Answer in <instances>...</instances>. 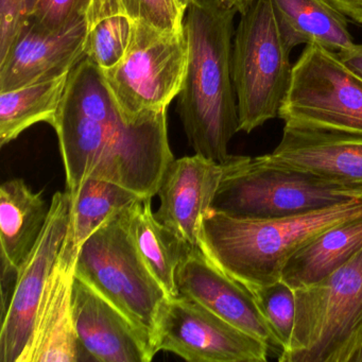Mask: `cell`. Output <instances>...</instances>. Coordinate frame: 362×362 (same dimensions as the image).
Instances as JSON below:
<instances>
[{"label":"cell","instance_id":"obj_19","mask_svg":"<svg viewBox=\"0 0 362 362\" xmlns=\"http://www.w3.org/2000/svg\"><path fill=\"white\" fill-rule=\"evenodd\" d=\"M362 249V215L341 222L309 241L289 258L281 281L292 289L319 283Z\"/></svg>","mask_w":362,"mask_h":362},{"label":"cell","instance_id":"obj_25","mask_svg":"<svg viewBox=\"0 0 362 362\" xmlns=\"http://www.w3.org/2000/svg\"><path fill=\"white\" fill-rule=\"evenodd\" d=\"M251 291L276 340L281 354L287 351L296 324V291L281 279L270 285L253 288Z\"/></svg>","mask_w":362,"mask_h":362},{"label":"cell","instance_id":"obj_5","mask_svg":"<svg viewBox=\"0 0 362 362\" xmlns=\"http://www.w3.org/2000/svg\"><path fill=\"white\" fill-rule=\"evenodd\" d=\"M296 291L289 349L281 362H349L362 345V249L346 264Z\"/></svg>","mask_w":362,"mask_h":362},{"label":"cell","instance_id":"obj_30","mask_svg":"<svg viewBox=\"0 0 362 362\" xmlns=\"http://www.w3.org/2000/svg\"><path fill=\"white\" fill-rule=\"evenodd\" d=\"M115 13H122L118 0H94V4L88 12V25L93 24L99 18Z\"/></svg>","mask_w":362,"mask_h":362},{"label":"cell","instance_id":"obj_27","mask_svg":"<svg viewBox=\"0 0 362 362\" xmlns=\"http://www.w3.org/2000/svg\"><path fill=\"white\" fill-rule=\"evenodd\" d=\"M94 0H33L28 18L40 27L62 33L88 18Z\"/></svg>","mask_w":362,"mask_h":362},{"label":"cell","instance_id":"obj_6","mask_svg":"<svg viewBox=\"0 0 362 362\" xmlns=\"http://www.w3.org/2000/svg\"><path fill=\"white\" fill-rule=\"evenodd\" d=\"M235 29L232 73L239 130L251 133L279 117L293 65L271 0H256Z\"/></svg>","mask_w":362,"mask_h":362},{"label":"cell","instance_id":"obj_23","mask_svg":"<svg viewBox=\"0 0 362 362\" xmlns=\"http://www.w3.org/2000/svg\"><path fill=\"white\" fill-rule=\"evenodd\" d=\"M71 220L66 238L79 253L82 245L103 224L144 198L118 184L88 177L76 194H71Z\"/></svg>","mask_w":362,"mask_h":362},{"label":"cell","instance_id":"obj_8","mask_svg":"<svg viewBox=\"0 0 362 362\" xmlns=\"http://www.w3.org/2000/svg\"><path fill=\"white\" fill-rule=\"evenodd\" d=\"M279 117L287 126L362 134V77L336 52L305 46Z\"/></svg>","mask_w":362,"mask_h":362},{"label":"cell","instance_id":"obj_16","mask_svg":"<svg viewBox=\"0 0 362 362\" xmlns=\"http://www.w3.org/2000/svg\"><path fill=\"white\" fill-rule=\"evenodd\" d=\"M262 156L274 164L362 186V134L285 124L279 146Z\"/></svg>","mask_w":362,"mask_h":362},{"label":"cell","instance_id":"obj_10","mask_svg":"<svg viewBox=\"0 0 362 362\" xmlns=\"http://www.w3.org/2000/svg\"><path fill=\"white\" fill-rule=\"evenodd\" d=\"M154 349L190 362H266L270 346L197 300L167 298L158 313Z\"/></svg>","mask_w":362,"mask_h":362},{"label":"cell","instance_id":"obj_29","mask_svg":"<svg viewBox=\"0 0 362 362\" xmlns=\"http://www.w3.org/2000/svg\"><path fill=\"white\" fill-rule=\"evenodd\" d=\"M347 20L362 25V0H328Z\"/></svg>","mask_w":362,"mask_h":362},{"label":"cell","instance_id":"obj_13","mask_svg":"<svg viewBox=\"0 0 362 362\" xmlns=\"http://www.w3.org/2000/svg\"><path fill=\"white\" fill-rule=\"evenodd\" d=\"M223 175L220 163L200 154L171 160L160 180L156 219L190 247L200 245L201 228Z\"/></svg>","mask_w":362,"mask_h":362},{"label":"cell","instance_id":"obj_11","mask_svg":"<svg viewBox=\"0 0 362 362\" xmlns=\"http://www.w3.org/2000/svg\"><path fill=\"white\" fill-rule=\"evenodd\" d=\"M71 209L69 192H56L41 236L21 268L9 305L1 315L0 362L28 359L40 305L66 238Z\"/></svg>","mask_w":362,"mask_h":362},{"label":"cell","instance_id":"obj_20","mask_svg":"<svg viewBox=\"0 0 362 362\" xmlns=\"http://www.w3.org/2000/svg\"><path fill=\"white\" fill-rule=\"evenodd\" d=\"M279 31L290 49L315 44L338 54L353 45L349 22L328 0H271Z\"/></svg>","mask_w":362,"mask_h":362},{"label":"cell","instance_id":"obj_17","mask_svg":"<svg viewBox=\"0 0 362 362\" xmlns=\"http://www.w3.org/2000/svg\"><path fill=\"white\" fill-rule=\"evenodd\" d=\"M77 257L78 252L65 238L40 305L27 362L90 360L84 355L88 351L80 342L74 322L73 287Z\"/></svg>","mask_w":362,"mask_h":362},{"label":"cell","instance_id":"obj_12","mask_svg":"<svg viewBox=\"0 0 362 362\" xmlns=\"http://www.w3.org/2000/svg\"><path fill=\"white\" fill-rule=\"evenodd\" d=\"M88 20L52 33L27 18L0 57V93L69 74L86 58Z\"/></svg>","mask_w":362,"mask_h":362},{"label":"cell","instance_id":"obj_21","mask_svg":"<svg viewBox=\"0 0 362 362\" xmlns=\"http://www.w3.org/2000/svg\"><path fill=\"white\" fill-rule=\"evenodd\" d=\"M151 200L139 199L129 207V232L141 259L167 296L177 298V269L194 247H188L156 219Z\"/></svg>","mask_w":362,"mask_h":362},{"label":"cell","instance_id":"obj_26","mask_svg":"<svg viewBox=\"0 0 362 362\" xmlns=\"http://www.w3.org/2000/svg\"><path fill=\"white\" fill-rule=\"evenodd\" d=\"M122 13L158 30L177 33L184 30L185 11L177 0H118Z\"/></svg>","mask_w":362,"mask_h":362},{"label":"cell","instance_id":"obj_24","mask_svg":"<svg viewBox=\"0 0 362 362\" xmlns=\"http://www.w3.org/2000/svg\"><path fill=\"white\" fill-rule=\"evenodd\" d=\"M133 21L124 13L111 14L88 25L86 57L103 71L115 66L126 54Z\"/></svg>","mask_w":362,"mask_h":362},{"label":"cell","instance_id":"obj_32","mask_svg":"<svg viewBox=\"0 0 362 362\" xmlns=\"http://www.w3.org/2000/svg\"><path fill=\"white\" fill-rule=\"evenodd\" d=\"M222 1L226 3L228 7L236 10L237 13L243 14L255 3L256 0H222Z\"/></svg>","mask_w":362,"mask_h":362},{"label":"cell","instance_id":"obj_18","mask_svg":"<svg viewBox=\"0 0 362 362\" xmlns=\"http://www.w3.org/2000/svg\"><path fill=\"white\" fill-rule=\"evenodd\" d=\"M49 207L43 192H33L23 179L10 180L0 188L1 313L9 305L21 268L41 236Z\"/></svg>","mask_w":362,"mask_h":362},{"label":"cell","instance_id":"obj_28","mask_svg":"<svg viewBox=\"0 0 362 362\" xmlns=\"http://www.w3.org/2000/svg\"><path fill=\"white\" fill-rule=\"evenodd\" d=\"M33 0H0V57L13 41L16 31L30 13Z\"/></svg>","mask_w":362,"mask_h":362},{"label":"cell","instance_id":"obj_31","mask_svg":"<svg viewBox=\"0 0 362 362\" xmlns=\"http://www.w3.org/2000/svg\"><path fill=\"white\" fill-rule=\"evenodd\" d=\"M339 58L362 77V44H355L341 50Z\"/></svg>","mask_w":362,"mask_h":362},{"label":"cell","instance_id":"obj_7","mask_svg":"<svg viewBox=\"0 0 362 362\" xmlns=\"http://www.w3.org/2000/svg\"><path fill=\"white\" fill-rule=\"evenodd\" d=\"M129 207L107 220L82 245L76 275L122 310L153 344L158 313L168 296L133 243Z\"/></svg>","mask_w":362,"mask_h":362},{"label":"cell","instance_id":"obj_15","mask_svg":"<svg viewBox=\"0 0 362 362\" xmlns=\"http://www.w3.org/2000/svg\"><path fill=\"white\" fill-rule=\"evenodd\" d=\"M177 286L179 296L197 300L270 349L279 347L253 292L216 266L200 247L190 250L182 260Z\"/></svg>","mask_w":362,"mask_h":362},{"label":"cell","instance_id":"obj_33","mask_svg":"<svg viewBox=\"0 0 362 362\" xmlns=\"http://www.w3.org/2000/svg\"><path fill=\"white\" fill-rule=\"evenodd\" d=\"M349 362H362V345L355 351V354L351 356Z\"/></svg>","mask_w":362,"mask_h":362},{"label":"cell","instance_id":"obj_22","mask_svg":"<svg viewBox=\"0 0 362 362\" xmlns=\"http://www.w3.org/2000/svg\"><path fill=\"white\" fill-rule=\"evenodd\" d=\"M69 74L0 93V145L18 139L33 124L52 126L62 103Z\"/></svg>","mask_w":362,"mask_h":362},{"label":"cell","instance_id":"obj_4","mask_svg":"<svg viewBox=\"0 0 362 362\" xmlns=\"http://www.w3.org/2000/svg\"><path fill=\"white\" fill-rule=\"evenodd\" d=\"M211 209L238 219L289 217L362 198V186L269 162L230 156Z\"/></svg>","mask_w":362,"mask_h":362},{"label":"cell","instance_id":"obj_3","mask_svg":"<svg viewBox=\"0 0 362 362\" xmlns=\"http://www.w3.org/2000/svg\"><path fill=\"white\" fill-rule=\"evenodd\" d=\"M361 215L362 198L272 219H238L211 209L203 219L199 247L251 290L281 281L286 262L300 247L324 230Z\"/></svg>","mask_w":362,"mask_h":362},{"label":"cell","instance_id":"obj_2","mask_svg":"<svg viewBox=\"0 0 362 362\" xmlns=\"http://www.w3.org/2000/svg\"><path fill=\"white\" fill-rule=\"evenodd\" d=\"M236 14L222 0H196L184 18L188 60L177 113L190 147L220 164L240 131L232 73Z\"/></svg>","mask_w":362,"mask_h":362},{"label":"cell","instance_id":"obj_14","mask_svg":"<svg viewBox=\"0 0 362 362\" xmlns=\"http://www.w3.org/2000/svg\"><path fill=\"white\" fill-rule=\"evenodd\" d=\"M73 313L80 342L92 360L150 362L156 355L149 337L77 275L74 281Z\"/></svg>","mask_w":362,"mask_h":362},{"label":"cell","instance_id":"obj_1","mask_svg":"<svg viewBox=\"0 0 362 362\" xmlns=\"http://www.w3.org/2000/svg\"><path fill=\"white\" fill-rule=\"evenodd\" d=\"M52 127L71 194L88 177H95L118 184L141 198H153L165 170L175 160L167 111L127 117L103 69L86 57L69 73Z\"/></svg>","mask_w":362,"mask_h":362},{"label":"cell","instance_id":"obj_9","mask_svg":"<svg viewBox=\"0 0 362 362\" xmlns=\"http://www.w3.org/2000/svg\"><path fill=\"white\" fill-rule=\"evenodd\" d=\"M187 60L184 30L168 33L133 21L126 54L115 66L103 71L124 115L137 118L167 111L181 92Z\"/></svg>","mask_w":362,"mask_h":362},{"label":"cell","instance_id":"obj_34","mask_svg":"<svg viewBox=\"0 0 362 362\" xmlns=\"http://www.w3.org/2000/svg\"><path fill=\"white\" fill-rule=\"evenodd\" d=\"M194 1H196V0H177L180 7H181L185 12L186 10H187V8L189 7Z\"/></svg>","mask_w":362,"mask_h":362}]
</instances>
